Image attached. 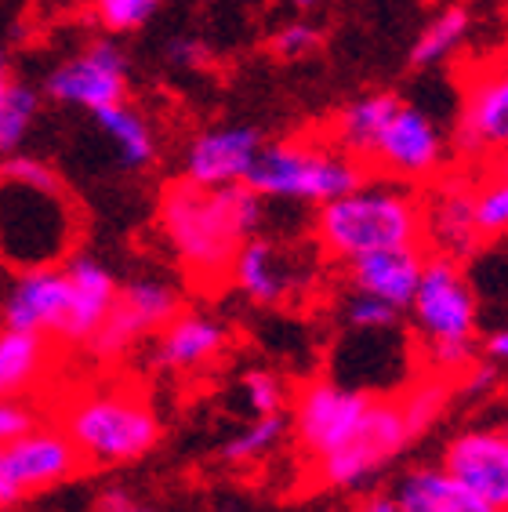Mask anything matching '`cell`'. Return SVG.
<instances>
[{"mask_svg": "<svg viewBox=\"0 0 508 512\" xmlns=\"http://www.w3.org/2000/svg\"><path fill=\"white\" fill-rule=\"evenodd\" d=\"M265 222V200L251 186L207 189L175 178L157 204V226L182 273L200 287L229 280L236 251Z\"/></svg>", "mask_w": 508, "mask_h": 512, "instance_id": "obj_1", "label": "cell"}, {"mask_svg": "<svg viewBox=\"0 0 508 512\" xmlns=\"http://www.w3.org/2000/svg\"><path fill=\"white\" fill-rule=\"evenodd\" d=\"M80 211L48 160L11 153L0 164V262L22 269L62 266L77 255Z\"/></svg>", "mask_w": 508, "mask_h": 512, "instance_id": "obj_2", "label": "cell"}, {"mask_svg": "<svg viewBox=\"0 0 508 512\" xmlns=\"http://www.w3.org/2000/svg\"><path fill=\"white\" fill-rule=\"evenodd\" d=\"M313 237L334 262H356L374 251L421 244V197L400 182H367L316 207Z\"/></svg>", "mask_w": 508, "mask_h": 512, "instance_id": "obj_3", "label": "cell"}, {"mask_svg": "<svg viewBox=\"0 0 508 512\" xmlns=\"http://www.w3.org/2000/svg\"><path fill=\"white\" fill-rule=\"evenodd\" d=\"M62 429L80 451L84 465L117 469L146 458L160 444V418L149 400L127 385L84 389L62 411Z\"/></svg>", "mask_w": 508, "mask_h": 512, "instance_id": "obj_4", "label": "cell"}, {"mask_svg": "<svg viewBox=\"0 0 508 512\" xmlns=\"http://www.w3.org/2000/svg\"><path fill=\"white\" fill-rule=\"evenodd\" d=\"M407 313L432 371L454 378L472 364L479 335V298L461 262L432 255Z\"/></svg>", "mask_w": 508, "mask_h": 512, "instance_id": "obj_5", "label": "cell"}, {"mask_svg": "<svg viewBox=\"0 0 508 512\" xmlns=\"http://www.w3.org/2000/svg\"><path fill=\"white\" fill-rule=\"evenodd\" d=\"M363 182V164L342 153L331 138H284L265 142L254 160L247 186L265 204H313L323 207L327 200L342 197Z\"/></svg>", "mask_w": 508, "mask_h": 512, "instance_id": "obj_6", "label": "cell"}, {"mask_svg": "<svg viewBox=\"0 0 508 512\" xmlns=\"http://www.w3.org/2000/svg\"><path fill=\"white\" fill-rule=\"evenodd\" d=\"M414 440L418 436L411 433L396 396H374L371 411L360 422V429L352 433L349 444L327 454L323 462H316V476H320L323 487L356 491L363 483H371L385 465L396 462Z\"/></svg>", "mask_w": 508, "mask_h": 512, "instance_id": "obj_7", "label": "cell"}, {"mask_svg": "<svg viewBox=\"0 0 508 512\" xmlns=\"http://www.w3.org/2000/svg\"><path fill=\"white\" fill-rule=\"evenodd\" d=\"M374 404V393H363L356 385H345L338 378H313L291 396V436L302 447L305 458L323 462L327 454L345 447L352 433L360 429Z\"/></svg>", "mask_w": 508, "mask_h": 512, "instance_id": "obj_8", "label": "cell"}, {"mask_svg": "<svg viewBox=\"0 0 508 512\" xmlns=\"http://www.w3.org/2000/svg\"><path fill=\"white\" fill-rule=\"evenodd\" d=\"M443 164H447V138L436 117L429 109L400 99L374 142L367 168H378L400 186H418V182H436L443 175Z\"/></svg>", "mask_w": 508, "mask_h": 512, "instance_id": "obj_9", "label": "cell"}, {"mask_svg": "<svg viewBox=\"0 0 508 512\" xmlns=\"http://www.w3.org/2000/svg\"><path fill=\"white\" fill-rule=\"evenodd\" d=\"M178 313H182V298H178V287L171 280H164V276H135V280H127L120 287L109 316L91 335V356L95 360H120L142 338L157 335L160 327L171 324Z\"/></svg>", "mask_w": 508, "mask_h": 512, "instance_id": "obj_10", "label": "cell"}, {"mask_svg": "<svg viewBox=\"0 0 508 512\" xmlns=\"http://www.w3.org/2000/svg\"><path fill=\"white\" fill-rule=\"evenodd\" d=\"M44 95L59 106L98 113L127 99V59L117 40H91L44 77Z\"/></svg>", "mask_w": 508, "mask_h": 512, "instance_id": "obj_11", "label": "cell"}, {"mask_svg": "<svg viewBox=\"0 0 508 512\" xmlns=\"http://www.w3.org/2000/svg\"><path fill=\"white\" fill-rule=\"evenodd\" d=\"M450 480L494 512H508V433L505 425H472L443 444L436 462Z\"/></svg>", "mask_w": 508, "mask_h": 512, "instance_id": "obj_12", "label": "cell"}, {"mask_svg": "<svg viewBox=\"0 0 508 512\" xmlns=\"http://www.w3.org/2000/svg\"><path fill=\"white\" fill-rule=\"evenodd\" d=\"M421 244L436 258H469L483 244L476 222V182L461 175H440L421 197Z\"/></svg>", "mask_w": 508, "mask_h": 512, "instance_id": "obj_13", "label": "cell"}, {"mask_svg": "<svg viewBox=\"0 0 508 512\" xmlns=\"http://www.w3.org/2000/svg\"><path fill=\"white\" fill-rule=\"evenodd\" d=\"M265 138L247 124H211L196 131L182 153V178L207 189L247 186L254 160L262 153Z\"/></svg>", "mask_w": 508, "mask_h": 512, "instance_id": "obj_14", "label": "cell"}, {"mask_svg": "<svg viewBox=\"0 0 508 512\" xmlns=\"http://www.w3.org/2000/svg\"><path fill=\"white\" fill-rule=\"evenodd\" d=\"M458 153L476 164L508 157V62L479 69L465 88Z\"/></svg>", "mask_w": 508, "mask_h": 512, "instance_id": "obj_15", "label": "cell"}, {"mask_svg": "<svg viewBox=\"0 0 508 512\" xmlns=\"http://www.w3.org/2000/svg\"><path fill=\"white\" fill-rule=\"evenodd\" d=\"M69 320V280L62 266L22 269L11 280L8 295L0 302V327L30 331V335L59 338Z\"/></svg>", "mask_w": 508, "mask_h": 512, "instance_id": "obj_16", "label": "cell"}, {"mask_svg": "<svg viewBox=\"0 0 508 512\" xmlns=\"http://www.w3.org/2000/svg\"><path fill=\"white\" fill-rule=\"evenodd\" d=\"M4 458H8V473L22 498L51 491L84 469V458L66 436V429L59 422H44V418L15 444L4 447Z\"/></svg>", "mask_w": 508, "mask_h": 512, "instance_id": "obj_17", "label": "cell"}, {"mask_svg": "<svg viewBox=\"0 0 508 512\" xmlns=\"http://www.w3.org/2000/svg\"><path fill=\"white\" fill-rule=\"evenodd\" d=\"M153 342V364L171 375H193L218 364L229 349V331L218 316L204 309H182L167 327H160Z\"/></svg>", "mask_w": 508, "mask_h": 512, "instance_id": "obj_18", "label": "cell"}, {"mask_svg": "<svg viewBox=\"0 0 508 512\" xmlns=\"http://www.w3.org/2000/svg\"><path fill=\"white\" fill-rule=\"evenodd\" d=\"M229 284L244 302L262 309H276L291 302L298 280V269L284 255V247L265 237H251L236 251L233 266H229Z\"/></svg>", "mask_w": 508, "mask_h": 512, "instance_id": "obj_19", "label": "cell"}, {"mask_svg": "<svg viewBox=\"0 0 508 512\" xmlns=\"http://www.w3.org/2000/svg\"><path fill=\"white\" fill-rule=\"evenodd\" d=\"M69 280V320H66V335L62 342L69 345H88L102 320L109 316L113 302L120 295L117 276L109 273V266H102L98 258L91 255H69L62 262Z\"/></svg>", "mask_w": 508, "mask_h": 512, "instance_id": "obj_20", "label": "cell"}, {"mask_svg": "<svg viewBox=\"0 0 508 512\" xmlns=\"http://www.w3.org/2000/svg\"><path fill=\"white\" fill-rule=\"evenodd\" d=\"M425 262L429 258H425L421 244L374 251V255H363L356 262H349V287L403 313V309L411 306L414 291H418Z\"/></svg>", "mask_w": 508, "mask_h": 512, "instance_id": "obj_21", "label": "cell"}, {"mask_svg": "<svg viewBox=\"0 0 508 512\" xmlns=\"http://www.w3.org/2000/svg\"><path fill=\"white\" fill-rule=\"evenodd\" d=\"M396 106H400V95H392V91H367L360 99H349L327 120V138L342 153H349L356 164L367 168L374 142H378L381 128H385V120L392 117Z\"/></svg>", "mask_w": 508, "mask_h": 512, "instance_id": "obj_22", "label": "cell"}, {"mask_svg": "<svg viewBox=\"0 0 508 512\" xmlns=\"http://www.w3.org/2000/svg\"><path fill=\"white\" fill-rule=\"evenodd\" d=\"M392 498L400 512H494L465 487L450 480L440 465H411L392 483Z\"/></svg>", "mask_w": 508, "mask_h": 512, "instance_id": "obj_23", "label": "cell"}, {"mask_svg": "<svg viewBox=\"0 0 508 512\" xmlns=\"http://www.w3.org/2000/svg\"><path fill=\"white\" fill-rule=\"evenodd\" d=\"M48 364V338L0 327V396H30L48 375Z\"/></svg>", "mask_w": 508, "mask_h": 512, "instance_id": "obj_24", "label": "cell"}, {"mask_svg": "<svg viewBox=\"0 0 508 512\" xmlns=\"http://www.w3.org/2000/svg\"><path fill=\"white\" fill-rule=\"evenodd\" d=\"M91 117H95L98 131L106 135V142L113 146V153H117L124 168L142 171L157 160V131L135 106H127V99L117 102V106L98 109Z\"/></svg>", "mask_w": 508, "mask_h": 512, "instance_id": "obj_25", "label": "cell"}, {"mask_svg": "<svg viewBox=\"0 0 508 512\" xmlns=\"http://www.w3.org/2000/svg\"><path fill=\"white\" fill-rule=\"evenodd\" d=\"M472 33V11L465 4H447L432 15L425 26L418 30L411 44V66L418 69H432L443 66L465 48V40Z\"/></svg>", "mask_w": 508, "mask_h": 512, "instance_id": "obj_26", "label": "cell"}, {"mask_svg": "<svg viewBox=\"0 0 508 512\" xmlns=\"http://www.w3.org/2000/svg\"><path fill=\"white\" fill-rule=\"evenodd\" d=\"M450 400H454V378L440 375V371H425V375H418L396 393V404H400L414 436L429 433L432 425L447 414Z\"/></svg>", "mask_w": 508, "mask_h": 512, "instance_id": "obj_27", "label": "cell"}, {"mask_svg": "<svg viewBox=\"0 0 508 512\" xmlns=\"http://www.w3.org/2000/svg\"><path fill=\"white\" fill-rule=\"evenodd\" d=\"M287 436H291L287 414H251L236 433H229V440L222 444V458L229 465H254L269 458Z\"/></svg>", "mask_w": 508, "mask_h": 512, "instance_id": "obj_28", "label": "cell"}, {"mask_svg": "<svg viewBox=\"0 0 508 512\" xmlns=\"http://www.w3.org/2000/svg\"><path fill=\"white\" fill-rule=\"evenodd\" d=\"M483 175L476 182V222L483 240L508 237V157L483 164Z\"/></svg>", "mask_w": 508, "mask_h": 512, "instance_id": "obj_29", "label": "cell"}, {"mask_svg": "<svg viewBox=\"0 0 508 512\" xmlns=\"http://www.w3.org/2000/svg\"><path fill=\"white\" fill-rule=\"evenodd\" d=\"M37 113H40V91H33L30 84H11L8 91V102L0 109V157H11V153H19L30 128L37 124Z\"/></svg>", "mask_w": 508, "mask_h": 512, "instance_id": "obj_30", "label": "cell"}, {"mask_svg": "<svg viewBox=\"0 0 508 512\" xmlns=\"http://www.w3.org/2000/svg\"><path fill=\"white\" fill-rule=\"evenodd\" d=\"M240 396H244V404L251 414H287V404H291L284 378L276 375V371H269V367L244 371L240 375Z\"/></svg>", "mask_w": 508, "mask_h": 512, "instance_id": "obj_31", "label": "cell"}, {"mask_svg": "<svg viewBox=\"0 0 508 512\" xmlns=\"http://www.w3.org/2000/svg\"><path fill=\"white\" fill-rule=\"evenodd\" d=\"M342 320L356 335H378V331H396L400 327V309L385 306V302H378L371 295H360V291H349L342 306Z\"/></svg>", "mask_w": 508, "mask_h": 512, "instance_id": "obj_32", "label": "cell"}, {"mask_svg": "<svg viewBox=\"0 0 508 512\" xmlns=\"http://www.w3.org/2000/svg\"><path fill=\"white\" fill-rule=\"evenodd\" d=\"M160 0H95V15L109 33H135L157 15Z\"/></svg>", "mask_w": 508, "mask_h": 512, "instance_id": "obj_33", "label": "cell"}, {"mask_svg": "<svg viewBox=\"0 0 508 512\" xmlns=\"http://www.w3.org/2000/svg\"><path fill=\"white\" fill-rule=\"evenodd\" d=\"M320 40H323L320 30H316L309 19H291L269 37V48H273L276 59L298 62V59H309V55L320 48Z\"/></svg>", "mask_w": 508, "mask_h": 512, "instance_id": "obj_34", "label": "cell"}, {"mask_svg": "<svg viewBox=\"0 0 508 512\" xmlns=\"http://www.w3.org/2000/svg\"><path fill=\"white\" fill-rule=\"evenodd\" d=\"M40 422L37 407L26 396H0V447L15 444Z\"/></svg>", "mask_w": 508, "mask_h": 512, "instance_id": "obj_35", "label": "cell"}, {"mask_svg": "<svg viewBox=\"0 0 508 512\" xmlns=\"http://www.w3.org/2000/svg\"><path fill=\"white\" fill-rule=\"evenodd\" d=\"M167 62L178 69H204L211 62V48L200 37H171L167 40Z\"/></svg>", "mask_w": 508, "mask_h": 512, "instance_id": "obj_36", "label": "cell"}, {"mask_svg": "<svg viewBox=\"0 0 508 512\" xmlns=\"http://www.w3.org/2000/svg\"><path fill=\"white\" fill-rule=\"evenodd\" d=\"M95 512H157L146 498L131 494L127 487H106L95 498Z\"/></svg>", "mask_w": 508, "mask_h": 512, "instance_id": "obj_37", "label": "cell"}, {"mask_svg": "<svg viewBox=\"0 0 508 512\" xmlns=\"http://www.w3.org/2000/svg\"><path fill=\"white\" fill-rule=\"evenodd\" d=\"M22 494L19 487H15V480H11L8 473V458H4V447H0V512L11 509V505H19Z\"/></svg>", "mask_w": 508, "mask_h": 512, "instance_id": "obj_38", "label": "cell"}, {"mask_svg": "<svg viewBox=\"0 0 508 512\" xmlns=\"http://www.w3.org/2000/svg\"><path fill=\"white\" fill-rule=\"evenodd\" d=\"M483 353H487V360H494V364H508V324L483 338Z\"/></svg>", "mask_w": 508, "mask_h": 512, "instance_id": "obj_39", "label": "cell"}, {"mask_svg": "<svg viewBox=\"0 0 508 512\" xmlns=\"http://www.w3.org/2000/svg\"><path fill=\"white\" fill-rule=\"evenodd\" d=\"M352 512H400V505H396L392 491H378V494H367Z\"/></svg>", "mask_w": 508, "mask_h": 512, "instance_id": "obj_40", "label": "cell"}, {"mask_svg": "<svg viewBox=\"0 0 508 512\" xmlns=\"http://www.w3.org/2000/svg\"><path fill=\"white\" fill-rule=\"evenodd\" d=\"M11 84H15V77H11V62H8V55L0 51V109H4V102H8Z\"/></svg>", "mask_w": 508, "mask_h": 512, "instance_id": "obj_41", "label": "cell"}, {"mask_svg": "<svg viewBox=\"0 0 508 512\" xmlns=\"http://www.w3.org/2000/svg\"><path fill=\"white\" fill-rule=\"evenodd\" d=\"M287 4H291L298 15H313L316 8H323V0H287Z\"/></svg>", "mask_w": 508, "mask_h": 512, "instance_id": "obj_42", "label": "cell"}, {"mask_svg": "<svg viewBox=\"0 0 508 512\" xmlns=\"http://www.w3.org/2000/svg\"><path fill=\"white\" fill-rule=\"evenodd\" d=\"M505 433H508V425H505Z\"/></svg>", "mask_w": 508, "mask_h": 512, "instance_id": "obj_43", "label": "cell"}]
</instances>
